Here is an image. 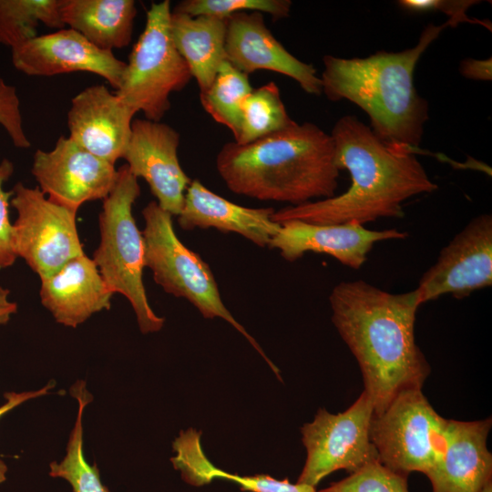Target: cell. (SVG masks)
<instances>
[{
    "label": "cell",
    "mask_w": 492,
    "mask_h": 492,
    "mask_svg": "<svg viewBox=\"0 0 492 492\" xmlns=\"http://www.w3.org/2000/svg\"><path fill=\"white\" fill-rule=\"evenodd\" d=\"M13 66L31 77H52L88 72L103 77L116 90L126 62L103 50L78 32L68 28L36 36L11 49Z\"/></svg>",
    "instance_id": "14"
},
{
    "label": "cell",
    "mask_w": 492,
    "mask_h": 492,
    "mask_svg": "<svg viewBox=\"0 0 492 492\" xmlns=\"http://www.w3.org/2000/svg\"><path fill=\"white\" fill-rule=\"evenodd\" d=\"M11 206L16 211L13 247L40 279L84 252L77 228V212L59 205L36 188L14 186Z\"/></svg>",
    "instance_id": "9"
},
{
    "label": "cell",
    "mask_w": 492,
    "mask_h": 492,
    "mask_svg": "<svg viewBox=\"0 0 492 492\" xmlns=\"http://www.w3.org/2000/svg\"><path fill=\"white\" fill-rule=\"evenodd\" d=\"M0 126L13 145L28 149L31 142L25 131L21 103L15 87L0 77Z\"/></svg>",
    "instance_id": "30"
},
{
    "label": "cell",
    "mask_w": 492,
    "mask_h": 492,
    "mask_svg": "<svg viewBox=\"0 0 492 492\" xmlns=\"http://www.w3.org/2000/svg\"><path fill=\"white\" fill-rule=\"evenodd\" d=\"M170 2L153 3L143 32L134 45L115 94L145 118L160 121L170 108L169 97L192 76L170 32Z\"/></svg>",
    "instance_id": "7"
},
{
    "label": "cell",
    "mask_w": 492,
    "mask_h": 492,
    "mask_svg": "<svg viewBox=\"0 0 492 492\" xmlns=\"http://www.w3.org/2000/svg\"><path fill=\"white\" fill-rule=\"evenodd\" d=\"M226 22L225 57L236 69L246 75L258 70L277 72L294 79L308 94L323 93L315 67L285 49L267 28L261 13H236Z\"/></svg>",
    "instance_id": "15"
},
{
    "label": "cell",
    "mask_w": 492,
    "mask_h": 492,
    "mask_svg": "<svg viewBox=\"0 0 492 492\" xmlns=\"http://www.w3.org/2000/svg\"><path fill=\"white\" fill-rule=\"evenodd\" d=\"M294 122L285 108L276 83L253 89L241 105L239 135L234 141L248 144L280 131Z\"/></svg>",
    "instance_id": "27"
},
{
    "label": "cell",
    "mask_w": 492,
    "mask_h": 492,
    "mask_svg": "<svg viewBox=\"0 0 492 492\" xmlns=\"http://www.w3.org/2000/svg\"><path fill=\"white\" fill-rule=\"evenodd\" d=\"M226 20L171 11L170 32L175 46L187 63L200 92L213 82L226 60Z\"/></svg>",
    "instance_id": "22"
},
{
    "label": "cell",
    "mask_w": 492,
    "mask_h": 492,
    "mask_svg": "<svg viewBox=\"0 0 492 492\" xmlns=\"http://www.w3.org/2000/svg\"><path fill=\"white\" fill-rule=\"evenodd\" d=\"M31 172L50 200L76 211L85 202L104 200L118 175L115 165L64 136L53 149L36 151Z\"/></svg>",
    "instance_id": "12"
},
{
    "label": "cell",
    "mask_w": 492,
    "mask_h": 492,
    "mask_svg": "<svg viewBox=\"0 0 492 492\" xmlns=\"http://www.w3.org/2000/svg\"><path fill=\"white\" fill-rule=\"evenodd\" d=\"M339 170H348L351 185L333 197L286 206L272 220H298L313 224L361 225L380 218H403V203L438 186L416 158L419 149L382 141L355 116L339 118L330 134Z\"/></svg>",
    "instance_id": "2"
},
{
    "label": "cell",
    "mask_w": 492,
    "mask_h": 492,
    "mask_svg": "<svg viewBox=\"0 0 492 492\" xmlns=\"http://www.w3.org/2000/svg\"><path fill=\"white\" fill-rule=\"evenodd\" d=\"M136 113L105 85L87 87L71 100L67 112L68 138L115 165L126 150Z\"/></svg>",
    "instance_id": "17"
},
{
    "label": "cell",
    "mask_w": 492,
    "mask_h": 492,
    "mask_svg": "<svg viewBox=\"0 0 492 492\" xmlns=\"http://www.w3.org/2000/svg\"><path fill=\"white\" fill-rule=\"evenodd\" d=\"M179 139L168 124L136 118L122 157L130 172L146 180L159 207L172 216L179 214L191 181L179 160Z\"/></svg>",
    "instance_id": "13"
},
{
    "label": "cell",
    "mask_w": 492,
    "mask_h": 492,
    "mask_svg": "<svg viewBox=\"0 0 492 492\" xmlns=\"http://www.w3.org/2000/svg\"><path fill=\"white\" fill-rule=\"evenodd\" d=\"M10 291L0 286V325L9 322L17 312V304L9 300Z\"/></svg>",
    "instance_id": "35"
},
{
    "label": "cell",
    "mask_w": 492,
    "mask_h": 492,
    "mask_svg": "<svg viewBox=\"0 0 492 492\" xmlns=\"http://www.w3.org/2000/svg\"><path fill=\"white\" fill-rule=\"evenodd\" d=\"M480 492H492V481L487 483Z\"/></svg>",
    "instance_id": "36"
},
{
    "label": "cell",
    "mask_w": 492,
    "mask_h": 492,
    "mask_svg": "<svg viewBox=\"0 0 492 492\" xmlns=\"http://www.w3.org/2000/svg\"><path fill=\"white\" fill-rule=\"evenodd\" d=\"M491 418L447 419L441 452L425 473L432 492H480L492 481V455L487 441Z\"/></svg>",
    "instance_id": "18"
},
{
    "label": "cell",
    "mask_w": 492,
    "mask_h": 492,
    "mask_svg": "<svg viewBox=\"0 0 492 492\" xmlns=\"http://www.w3.org/2000/svg\"><path fill=\"white\" fill-rule=\"evenodd\" d=\"M216 168L233 193L292 206L333 197L340 171L331 135L295 121L248 144H224Z\"/></svg>",
    "instance_id": "3"
},
{
    "label": "cell",
    "mask_w": 492,
    "mask_h": 492,
    "mask_svg": "<svg viewBox=\"0 0 492 492\" xmlns=\"http://www.w3.org/2000/svg\"><path fill=\"white\" fill-rule=\"evenodd\" d=\"M459 72L462 76L475 80H491L492 60L491 57L484 60L466 58L461 61Z\"/></svg>",
    "instance_id": "34"
},
{
    "label": "cell",
    "mask_w": 492,
    "mask_h": 492,
    "mask_svg": "<svg viewBox=\"0 0 492 492\" xmlns=\"http://www.w3.org/2000/svg\"><path fill=\"white\" fill-rule=\"evenodd\" d=\"M39 24L65 27L58 0H0V45L12 49L36 36Z\"/></svg>",
    "instance_id": "25"
},
{
    "label": "cell",
    "mask_w": 492,
    "mask_h": 492,
    "mask_svg": "<svg viewBox=\"0 0 492 492\" xmlns=\"http://www.w3.org/2000/svg\"><path fill=\"white\" fill-rule=\"evenodd\" d=\"M53 387L54 382H50L44 387L36 391L5 393L4 395V398L5 401L2 405H0V418L9 411L20 405L21 404L28 400L46 395ZM7 470V466L2 459H0V486L6 480Z\"/></svg>",
    "instance_id": "33"
},
{
    "label": "cell",
    "mask_w": 492,
    "mask_h": 492,
    "mask_svg": "<svg viewBox=\"0 0 492 492\" xmlns=\"http://www.w3.org/2000/svg\"><path fill=\"white\" fill-rule=\"evenodd\" d=\"M374 413L373 403L364 391L342 413L320 408L313 420L301 429L306 459L297 483L315 487L337 470L351 474L377 460L370 437Z\"/></svg>",
    "instance_id": "10"
},
{
    "label": "cell",
    "mask_w": 492,
    "mask_h": 492,
    "mask_svg": "<svg viewBox=\"0 0 492 492\" xmlns=\"http://www.w3.org/2000/svg\"><path fill=\"white\" fill-rule=\"evenodd\" d=\"M407 479L377 459L317 492H409Z\"/></svg>",
    "instance_id": "29"
},
{
    "label": "cell",
    "mask_w": 492,
    "mask_h": 492,
    "mask_svg": "<svg viewBox=\"0 0 492 492\" xmlns=\"http://www.w3.org/2000/svg\"><path fill=\"white\" fill-rule=\"evenodd\" d=\"M291 7L292 2L289 0H184L173 11L223 20L236 13L259 12L267 13L277 20L288 17Z\"/></svg>",
    "instance_id": "28"
},
{
    "label": "cell",
    "mask_w": 492,
    "mask_h": 492,
    "mask_svg": "<svg viewBox=\"0 0 492 492\" xmlns=\"http://www.w3.org/2000/svg\"><path fill=\"white\" fill-rule=\"evenodd\" d=\"M446 420L422 389L399 393L371 422L370 437L379 461L399 474L425 475L441 452Z\"/></svg>",
    "instance_id": "8"
},
{
    "label": "cell",
    "mask_w": 492,
    "mask_h": 492,
    "mask_svg": "<svg viewBox=\"0 0 492 492\" xmlns=\"http://www.w3.org/2000/svg\"><path fill=\"white\" fill-rule=\"evenodd\" d=\"M69 392L77 400V415L69 436L66 456L60 462L50 463L49 476L67 480L73 492H110L103 485L97 465L87 463L83 450L82 420L84 410L92 401V395L82 380L77 381Z\"/></svg>",
    "instance_id": "24"
},
{
    "label": "cell",
    "mask_w": 492,
    "mask_h": 492,
    "mask_svg": "<svg viewBox=\"0 0 492 492\" xmlns=\"http://www.w3.org/2000/svg\"><path fill=\"white\" fill-rule=\"evenodd\" d=\"M480 3L476 0H401L398 5L404 10L414 13L441 12L448 16L446 22L450 27L461 23L478 24L491 30L490 23L473 19L466 15L472 5Z\"/></svg>",
    "instance_id": "31"
},
{
    "label": "cell",
    "mask_w": 492,
    "mask_h": 492,
    "mask_svg": "<svg viewBox=\"0 0 492 492\" xmlns=\"http://www.w3.org/2000/svg\"><path fill=\"white\" fill-rule=\"evenodd\" d=\"M253 88L248 75L225 60L210 87L200 93L205 111L218 123L227 127L237 138L241 126V105Z\"/></svg>",
    "instance_id": "26"
},
{
    "label": "cell",
    "mask_w": 492,
    "mask_h": 492,
    "mask_svg": "<svg viewBox=\"0 0 492 492\" xmlns=\"http://www.w3.org/2000/svg\"><path fill=\"white\" fill-rule=\"evenodd\" d=\"M447 26L446 21L427 25L417 44L400 52L379 51L364 58L325 55L323 93L331 101L346 99L361 108L382 141L418 149L429 106L417 93L414 72L421 56Z\"/></svg>",
    "instance_id": "4"
},
{
    "label": "cell",
    "mask_w": 492,
    "mask_h": 492,
    "mask_svg": "<svg viewBox=\"0 0 492 492\" xmlns=\"http://www.w3.org/2000/svg\"><path fill=\"white\" fill-rule=\"evenodd\" d=\"M329 302L333 323L359 364L374 415L399 393L423 388L431 369L415 343L421 305L415 290L391 293L363 280L343 281Z\"/></svg>",
    "instance_id": "1"
},
{
    "label": "cell",
    "mask_w": 492,
    "mask_h": 492,
    "mask_svg": "<svg viewBox=\"0 0 492 492\" xmlns=\"http://www.w3.org/2000/svg\"><path fill=\"white\" fill-rule=\"evenodd\" d=\"M40 280L42 304L65 326L76 328L92 314L110 309L114 293L93 259L85 253Z\"/></svg>",
    "instance_id": "19"
},
{
    "label": "cell",
    "mask_w": 492,
    "mask_h": 492,
    "mask_svg": "<svg viewBox=\"0 0 492 492\" xmlns=\"http://www.w3.org/2000/svg\"><path fill=\"white\" fill-rule=\"evenodd\" d=\"M273 208H248L235 204L207 189L200 180L190 181L178 223L184 231L213 228L241 235L259 247H269L281 224L272 217Z\"/></svg>",
    "instance_id": "20"
},
{
    "label": "cell",
    "mask_w": 492,
    "mask_h": 492,
    "mask_svg": "<svg viewBox=\"0 0 492 492\" xmlns=\"http://www.w3.org/2000/svg\"><path fill=\"white\" fill-rule=\"evenodd\" d=\"M176 455L170 458L182 479L194 487H201L215 478L236 483L246 492H282L280 479L268 475L240 476L215 466L206 456L200 444V432L190 428L181 431L173 442Z\"/></svg>",
    "instance_id": "23"
},
{
    "label": "cell",
    "mask_w": 492,
    "mask_h": 492,
    "mask_svg": "<svg viewBox=\"0 0 492 492\" xmlns=\"http://www.w3.org/2000/svg\"><path fill=\"white\" fill-rule=\"evenodd\" d=\"M64 26L97 47L112 51L128 46L137 15L133 0H58Z\"/></svg>",
    "instance_id": "21"
},
{
    "label": "cell",
    "mask_w": 492,
    "mask_h": 492,
    "mask_svg": "<svg viewBox=\"0 0 492 492\" xmlns=\"http://www.w3.org/2000/svg\"><path fill=\"white\" fill-rule=\"evenodd\" d=\"M145 228V267L152 271L156 283L178 298H184L205 319L221 318L241 333L280 378L279 369L269 359L256 340L233 317L221 300L209 264L184 245L177 236L172 215L157 201L142 210Z\"/></svg>",
    "instance_id": "6"
},
{
    "label": "cell",
    "mask_w": 492,
    "mask_h": 492,
    "mask_svg": "<svg viewBox=\"0 0 492 492\" xmlns=\"http://www.w3.org/2000/svg\"><path fill=\"white\" fill-rule=\"evenodd\" d=\"M13 172L14 164L9 159H3L0 162V270L12 266L17 258L13 247V225L8 210L13 191L4 189Z\"/></svg>",
    "instance_id": "32"
},
{
    "label": "cell",
    "mask_w": 492,
    "mask_h": 492,
    "mask_svg": "<svg viewBox=\"0 0 492 492\" xmlns=\"http://www.w3.org/2000/svg\"><path fill=\"white\" fill-rule=\"evenodd\" d=\"M492 284V216L473 218L439 253L415 290L420 304L450 294L456 299Z\"/></svg>",
    "instance_id": "11"
},
{
    "label": "cell",
    "mask_w": 492,
    "mask_h": 492,
    "mask_svg": "<svg viewBox=\"0 0 492 492\" xmlns=\"http://www.w3.org/2000/svg\"><path fill=\"white\" fill-rule=\"evenodd\" d=\"M280 224L269 247L278 250L284 260L294 261L306 252L323 253L355 270L366 261L375 242L408 236L396 229L374 231L355 222L313 224L291 220Z\"/></svg>",
    "instance_id": "16"
},
{
    "label": "cell",
    "mask_w": 492,
    "mask_h": 492,
    "mask_svg": "<svg viewBox=\"0 0 492 492\" xmlns=\"http://www.w3.org/2000/svg\"><path fill=\"white\" fill-rule=\"evenodd\" d=\"M139 195L138 179L126 164L121 166L113 189L103 200L100 242L93 261L108 289L128 300L141 333H149L159 331L165 320L150 307L143 282L144 239L132 214Z\"/></svg>",
    "instance_id": "5"
}]
</instances>
